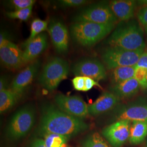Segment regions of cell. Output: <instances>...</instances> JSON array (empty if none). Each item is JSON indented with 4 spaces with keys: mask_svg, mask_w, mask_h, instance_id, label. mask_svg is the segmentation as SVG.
<instances>
[{
    "mask_svg": "<svg viewBox=\"0 0 147 147\" xmlns=\"http://www.w3.org/2000/svg\"><path fill=\"white\" fill-rule=\"evenodd\" d=\"M88 125L82 119L65 113L51 104L42 107L39 133L44 136L48 134H58L70 138L87 131Z\"/></svg>",
    "mask_w": 147,
    "mask_h": 147,
    "instance_id": "6da1fadb",
    "label": "cell"
},
{
    "mask_svg": "<svg viewBox=\"0 0 147 147\" xmlns=\"http://www.w3.org/2000/svg\"><path fill=\"white\" fill-rule=\"evenodd\" d=\"M109 47L129 51L145 50L144 30L138 20L121 21L106 40Z\"/></svg>",
    "mask_w": 147,
    "mask_h": 147,
    "instance_id": "7a4b0ae2",
    "label": "cell"
},
{
    "mask_svg": "<svg viewBox=\"0 0 147 147\" xmlns=\"http://www.w3.org/2000/svg\"><path fill=\"white\" fill-rule=\"evenodd\" d=\"M115 25L90 22H74L70 26L74 40L84 47H90L101 40L115 28Z\"/></svg>",
    "mask_w": 147,
    "mask_h": 147,
    "instance_id": "3957f363",
    "label": "cell"
},
{
    "mask_svg": "<svg viewBox=\"0 0 147 147\" xmlns=\"http://www.w3.org/2000/svg\"><path fill=\"white\" fill-rule=\"evenodd\" d=\"M69 65L67 61L58 57L49 59L45 64L39 77V82L44 89L53 92L60 83L67 79Z\"/></svg>",
    "mask_w": 147,
    "mask_h": 147,
    "instance_id": "277c9868",
    "label": "cell"
},
{
    "mask_svg": "<svg viewBox=\"0 0 147 147\" xmlns=\"http://www.w3.org/2000/svg\"><path fill=\"white\" fill-rule=\"evenodd\" d=\"M36 120V111L31 105L22 107L13 116L7 127V136L16 141L26 136L31 130Z\"/></svg>",
    "mask_w": 147,
    "mask_h": 147,
    "instance_id": "5b68a950",
    "label": "cell"
},
{
    "mask_svg": "<svg viewBox=\"0 0 147 147\" xmlns=\"http://www.w3.org/2000/svg\"><path fill=\"white\" fill-rule=\"evenodd\" d=\"M144 51H129L109 46L103 50L101 57L107 69L113 70L122 67H135Z\"/></svg>",
    "mask_w": 147,
    "mask_h": 147,
    "instance_id": "8992f818",
    "label": "cell"
},
{
    "mask_svg": "<svg viewBox=\"0 0 147 147\" xmlns=\"http://www.w3.org/2000/svg\"><path fill=\"white\" fill-rule=\"evenodd\" d=\"M74 21L115 25L118 20L111 10L109 3L102 2L90 5L79 12L75 16Z\"/></svg>",
    "mask_w": 147,
    "mask_h": 147,
    "instance_id": "52a82bcc",
    "label": "cell"
},
{
    "mask_svg": "<svg viewBox=\"0 0 147 147\" xmlns=\"http://www.w3.org/2000/svg\"><path fill=\"white\" fill-rule=\"evenodd\" d=\"M112 116L115 121H147V99L141 97L126 104L118 105L113 110Z\"/></svg>",
    "mask_w": 147,
    "mask_h": 147,
    "instance_id": "ba28073f",
    "label": "cell"
},
{
    "mask_svg": "<svg viewBox=\"0 0 147 147\" xmlns=\"http://www.w3.org/2000/svg\"><path fill=\"white\" fill-rule=\"evenodd\" d=\"M55 101L59 109L70 116L83 120L89 115L88 105L79 96L58 94Z\"/></svg>",
    "mask_w": 147,
    "mask_h": 147,
    "instance_id": "9c48e42d",
    "label": "cell"
},
{
    "mask_svg": "<svg viewBox=\"0 0 147 147\" xmlns=\"http://www.w3.org/2000/svg\"><path fill=\"white\" fill-rule=\"evenodd\" d=\"M73 73L75 76L88 77L99 82L106 79V71L103 64L94 58H85L74 65Z\"/></svg>",
    "mask_w": 147,
    "mask_h": 147,
    "instance_id": "30bf717a",
    "label": "cell"
},
{
    "mask_svg": "<svg viewBox=\"0 0 147 147\" xmlns=\"http://www.w3.org/2000/svg\"><path fill=\"white\" fill-rule=\"evenodd\" d=\"M131 121H116L106 126L102 135L113 147H121L129 139Z\"/></svg>",
    "mask_w": 147,
    "mask_h": 147,
    "instance_id": "8fae6325",
    "label": "cell"
},
{
    "mask_svg": "<svg viewBox=\"0 0 147 147\" xmlns=\"http://www.w3.org/2000/svg\"><path fill=\"white\" fill-rule=\"evenodd\" d=\"M0 58L5 67L11 70H18L25 65L23 51L8 39L0 46Z\"/></svg>",
    "mask_w": 147,
    "mask_h": 147,
    "instance_id": "7c38bea8",
    "label": "cell"
},
{
    "mask_svg": "<svg viewBox=\"0 0 147 147\" xmlns=\"http://www.w3.org/2000/svg\"><path fill=\"white\" fill-rule=\"evenodd\" d=\"M40 67V62L36 59L27 66L13 79L11 89L21 96L35 78Z\"/></svg>",
    "mask_w": 147,
    "mask_h": 147,
    "instance_id": "4fadbf2b",
    "label": "cell"
},
{
    "mask_svg": "<svg viewBox=\"0 0 147 147\" xmlns=\"http://www.w3.org/2000/svg\"><path fill=\"white\" fill-rule=\"evenodd\" d=\"M53 45L59 53H66L69 49V34L67 27L62 22L53 21L47 28Z\"/></svg>",
    "mask_w": 147,
    "mask_h": 147,
    "instance_id": "5bb4252c",
    "label": "cell"
},
{
    "mask_svg": "<svg viewBox=\"0 0 147 147\" xmlns=\"http://www.w3.org/2000/svg\"><path fill=\"white\" fill-rule=\"evenodd\" d=\"M47 35L45 33H40L30 42L23 43L22 47L24 48L23 59L25 64L36 60V59L47 49Z\"/></svg>",
    "mask_w": 147,
    "mask_h": 147,
    "instance_id": "9a60e30c",
    "label": "cell"
},
{
    "mask_svg": "<svg viewBox=\"0 0 147 147\" xmlns=\"http://www.w3.org/2000/svg\"><path fill=\"white\" fill-rule=\"evenodd\" d=\"M120 100L111 92H105L93 104L88 105L89 115L99 116L113 110L119 105Z\"/></svg>",
    "mask_w": 147,
    "mask_h": 147,
    "instance_id": "2e32d148",
    "label": "cell"
},
{
    "mask_svg": "<svg viewBox=\"0 0 147 147\" xmlns=\"http://www.w3.org/2000/svg\"><path fill=\"white\" fill-rule=\"evenodd\" d=\"M137 5V1L134 0H114L109 2L112 12L120 21L132 19L135 15Z\"/></svg>",
    "mask_w": 147,
    "mask_h": 147,
    "instance_id": "e0dca14e",
    "label": "cell"
},
{
    "mask_svg": "<svg viewBox=\"0 0 147 147\" xmlns=\"http://www.w3.org/2000/svg\"><path fill=\"white\" fill-rule=\"evenodd\" d=\"M141 88L139 82L135 78L118 84L111 85L110 91L120 99H129L138 93Z\"/></svg>",
    "mask_w": 147,
    "mask_h": 147,
    "instance_id": "ac0fdd59",
    "label": "cell"
},
{
    "mask_svg": "<svg viewBox=\"0 0 147 147\" xmlns=\"http://www.w3.org/2000/svg\"><path fill=\"white\" fill-rule=\"evenodd\" d=\"M147 136V121H132L129 141L133 145L140 144Z\"/></svg>",
    "mask_w": 147,
    "mask_h": 147,
    "instance_id": "d6986e66",
    "label": "cell"
},
{
    "mask_svg": "<svg viewBox=\"0 0 147 147\" xmlns=\"http://www.w3.org/2000/svg\"><path fill=\"white\" fill-rule=\"evenodd\" d=\"M20 97L12 89H5L0 91L1 114L5 113L10 110L16 105Z\"/></svg>",
    "mask_w": 147,
    "mask_h": 147,
    "instance_id": "ffe728a7",
    "label": "cell"
},
{
    "mask_svg": "<svg viewBox=\"0 0 147 147\" xmlns=\"http://www.w3.org/2000/svg\"><path fill=\"white\" fill-rule=\"evenodd\" d=\"M135 73V67H122L112 70L111 74V85L118 84L134 78Z\"/></svg>",
    "mask_w": 147,
    "mask_h": 147,
    "instance_id": "44dd1931",
    "label": "cell"
},
{
    "mask_svg": "<svg viewBox=\"0 0 147 147\" xmlns=\"http://www.w3.org/2000/svg\"><path fill=\"white\" fill-rule=\"evenodd\" d=\"M81 147H111L105 139L98 132H93L82 142Z\"/></svg>",
    "mask_w": 147,
    "mask_h": 147,
    "instance_id": "7402d4cb",
    "label": "cell"
},
{
    "mask_svg": "<svg viewBox=\"0 0 147 147\" xmlns=\"http://www.w3.org/2000/svg\"><path fill=\"white\" fill-rule=\"evenodd\" d=\"M48 22L39 19H36L32 22L31 25V33L26 40L24 42L25 44L30 42L36 37L42 33V32L47 30Z\"/></svg>",
    "mask_w": 147,
    "mask_h": 147,
    "instance_id": "603a6c76",
    "label": "cell"
},
{
    "mask_svg": "<svg viewBox=\"0 0 147 147\" xmlns=\"http://www.w3.org/2000/svg\"><path fill=\"white\" fill-rule=\"evenodd\" d=\"M44 137L47 147H66L69 139L67 137L58 134H48Z\"/></svg>",
    "mask_w": 147,
    "mask_h": 147,
    "instance_id": "cb8c5ba5",
    "label": "cell"
},
{
    "mask_svg": "<svg viewBox=\"0 0 147 147\" xmlns=\"http://www.w3.org/2000/svg\"><path fill=\"white\" fill-rule=\"evenodd\" d=\"M32 8L33 7H31L24 9L9 11L6 13L5 15L11 19H19L21 21H27L31 15Z\"/></svg>",
    "mask_w": 147,
    "mask_h": 147,
    "instance_id": "d4e9b609",
    "label": "cell"
},
{
    "mask_svg": "<svg viewBox=\"0 0 147 147\" xmlns=\"http://www.w3.org/2000/svg\"><path fill=\"white\" fill-rule=\"evenodd\" d=\"M134 78L139 82L141 88L147 89V69L143 68H135Z\"/></svg>",
    "mask_w": 147,
    "mask_h": 147,
    "instance_id": "484cf974",
    "label": "cell"
},
{
    "mask_svg": "<svg viewBox=\"0 0 147 147\" xmlns=\"http://www.w3.org/2000/svg\"><path fill=\"white\" fill-rule=\"evenodd\" d=\"M36 2L34 0H12L9 1V3L16 11H18L33 7Z\"/></svg>",
    "mask_w": 147,
    "mask_h": 147,
    "instance_id": "4316f807",
    "label": "cell"
},
{
    "mask_svg": "<svg viewBox=\"0 0 147 147\" xmlns=\"http://www.w3.org/2000/svg\"><path fill=\"white\" fill-rule=\"evenodd\" d=\"M138 21L143 28L145 33H147V6L142 7L137 13Z\"/></svg>",
    "mask_w": 147,
    "mask_h": 147,
    "instance_id": "83f0119b",
    "label": "cell"
},
{
    "mask_svg": "<svg viewBox=\"0 0 147 147\" xmlns=\"http://www.w3.org/2000/svg\"><path fill=\"white\" fill-rule=\"evenodd\" d=\"M59 2L64 7H76L84 5L88 1L85 0H62L59 1Z\"/></svg>",
    "mask_w": 147,
    "mask_h": 147,
    "instance_id": "f1b7e54d",
    "label": "cell"
},
{
    "mask_svg": "<svg viewBox=\"0 0 147 147\" xmlns=\"http://www.w3.org/2000/svg\"><path fill=\"white\" fill-rule=\"evenodd\" d=\"M74 88L78 91H84L85 78L84 76H75L72 80Z\"/></svg>",
    "mask_w": 147,
    "mask_h": 147,
    "instance_id": "f546056e",
    "label": "cell"
},
{
    "mask_svg": "<svg viewBox=\"0 0 147 147\" xmlns=\"http://www.w3.org/2000/svg\"><path fill=\"white\" fill-rule=\"evenodd\" d=\"M85 78V87H84V92H87L89 90L92 89L94 86H98L101 87L98 82L94 80L93 79L89 78L88 77H84Z\"/></svg>",
    "mask_w": 147,
    "mask_h": 147,
    "instance_id": "4dcf8cb0",
    "label": "cell"
},
{
    "mask_svg": "<svg viewBox=\"0 0 147 147\" xmlns=\"http://www.w3.org/2000/svg\"><path fill=\"white\" fill-rule=\"evenodd\" d=\"M135 68H143L147 69V51H144L141 56Z\"/></svg>",
    "mask_w": 147,
    "mask_h": 147,
    "instance_id": "1f68e13d",
    "label": "cell"
},
{
    "mask_svg": "<svg viewBox=\"0 0 147 147\" xmlns=\"http://www.w3.org/2000/svg\"><path fill=\"white\" fill-rule=\"evenodd\" d=\"M30 147H47L44 140L42 139H36L32 142Z\"/></svg>",
    "mask_w": 147,
    "mask_h": 147,
    "instance_id": "d6a6232c",
    "label": "cell"
},
{
    "mask_svg": "<svg viewBox=\"0 0 147 147\" xmlns=\"http://www.w3.org/2000/svg\"><path fill=\"white\" fill-rule=\"evenodd\" d=\"M7 81L4 76H1L0 79V91H2L4 89H7Z\"/></svg>",
    "mask_w": 147,
    "mask_h": 147,
    "instance_id": "836d02e7",
    "label": "cell"
},
{
    "mask_svg": "<svg viewBox=\"0 0 147 147\" xmlns=\"http://www.w3.org/2000/svg\"><path fill=\"white\" fill-rule=\"evenodd\" d=\"M7 40H8V39L7 38L6 35L3 32H1L0 34V46H1Z\"/></svg>",
    "mask_w": 147,
    "mask_h": 147,
    "instance_id": "e575fe53",
    "label": "cell"
},
{
    "mask_svg": "<svg viewBox=\"0 0 147 147\" xmlns=\"http://www.w3.org/2000/svg\"><path fill=\"white\" fill-rule=\"evenodd\" d=\"M137 5L138 4L139 5L143 7V6H147V0H140V1H137Z\"/></svg>",
    "mask_w": 147,
    "mask_h": 147,
    "instance_id": "d590c367",
    "label": "cell"
},
{
    "mask_svg": "<svg viewBox=\"0 0 147 147\" xmlns=\"http://www.w3.org/2000/svg\"><path fill=\"white\" fill-rule=\"evenodd\" d=\"M146 35H147V33H146ZM146 48H147V43H146Z\"/></svg>",
    "mask_w": 147,
    "mask_h": 147,
    "instance_id": "8d00e7d4",
    "label": "cell"
},
{
    "mask_svg": "<svg viewBox=\"0 0 147 147\" xmlns=\"http://www.w3.org/2000/svg\"><path fill=\"white\" fill-rule=\"evenodd\" d=\"M146 146H147V144H146Z\"/></svg>",
    "mask_w": 147,
    "mask_h": 147,
    "instance_id": "74e56055",
    "label": "cell"
}]
</instances>
